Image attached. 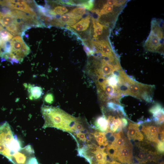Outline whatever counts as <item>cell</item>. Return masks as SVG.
<instances>
[{
	"label": "cell",
	"mask_w": 164,
	"mask_h": 164,
	"mask_svg": "<svg viewBox=\"0 0 164 164\" xmlns=\"http://www.w3.org/2000/svg\"><path fill=\"white\" fill-rule=\"evenodd\" d=\"M41 111L45 122L43 128L53 127L69 132H75L78 120L59 108L43 105Z\"/></svg>",
	"instance_id": "obj_1"
},
{
	"label": "cell",
	"mask_w": 164,
	"mask_h": 164,
	"mask_svg": "<svg viewBox=\"0 0 164 164\" xmlns=\"http://www.w3.org/2000/svg\"><path fill=\"white\" fill-rule=\"evenodd\" d=\"M22 148L17 136L14 135L7 121L0 124V154L9 160Z\"/></svg>",
	"instance_id": "obj_2"
},
{
	"label": "cell",
	"mask_w": 164,
	"mask_h": 164,
	"mask_svg": "<svg viewBox=\"0 0 164 164\" xmlns=\"http://www.w3.org/2000/svg\"><path fill=\"white\" fill-rule=\"evenodd\" d=\"M106 152L109 157L122 163L131 164L133 162V146L129 142L121 145H108Z\"/></svg>",
	"instance_id": "obj_3"
},
{
	"label": "cell",
	"mask_w": 164,
	"mask_h": 164,
	"mask_svg": "<svg viewBox=\"0 0 164 164\" xmlns=\"http://www.w3.org/2000/svg\"><path fill=\"white\" fill-rule=\"evenodd\" d=\"M10 43L11 51L8 60L12 63L22 62L29 53V48L19 36L14 37L10 40Z\"/></svg>",
	"instance_id": "obj_4"
},
{
	"label": "cell",
	"mask_w": 164,
	"mask_h": 164,
	"mask_svg": "<svg viewBox=\"0 0 164 164\" xmlns=\"http://www.w3.org/2000/svg\"><path fill=\"white\" fill-rule=\"evenodd\" d=\"M34 156L32 147L30 145H28L14 154L9 161L13 164H26L29 159Z\"/></svg>",
	"instance_id": "obj_5"
},
{
	"label": "cell",
	"mask_w": 164,
	"mask_h": 164,
	"mask_svg": "<svg viewBox=\"0 0 164 164\" xmlns=\"http://www.w3.org/2000/svg\"><path fill=\"white\" fill-rule=\"evenodd\" d=\"M4 5L11 9L22 11L30 15L37 16L36 14L25 0L4 1Z\"/></svg>",
	"instance_id": "obj_6"
},
{
	"label": "cell",
	"mask_w": 164,
	"mask_h": 164,
	"mask_svg": "<svg viewBox=\"0 0 164 164\" xmlns=\"http://www.w3.org/2000/svg\"><path fill=\"white\" fill-rule=\"evenodd\" d=\"M89 151L94 155L86 159L87 160L89 158L94 157L97 164H107V154L104 152V148L98 147H94L92 145H87Z\"/></svg>",
	"instance_id": "obj_7"
},
{
	"label": "cell",
	"mask_w": 164,
	"mask_h": 164,
	"mask_svg": "<svg viewBox=\"0 0 164 164\" xmlns=\"http://www.w3.org/2000/svg\"><path fill=\"white\" fill-rule=\"evenodd\" d=\"M141 131L149 141L156 143L160 141L159 139V127L153 125H143Z\"/></svg>",
	"instance_id": "obj_8"
},
{
	"label": "cell",
	"mask_w": 164,
	"mask_h": 164,
	"mask_svg": "<svg viewBox=\"0 0 164 164\" xmlns=\"http://www.w3.org/2000/svg\"><path fill=\"white\" fill-rule=\"evenodd\" d=\"M161 40L152 32L150 33L144 44L146 50L152 52L158 51L161 47Z\"/></svg>",
	"instance_id": "obj_9"
},
{
	"label": "cell",
	"mask_w": 164,
	"mask_h": 164,
	"mask_svg": "<svg viewBox=\"0 0 164 164\" xmlns=\"http://www.w3.org/2000/svg\"><path fill=\"white\" fill-rule=\"evenodd\" d=\"M138 123L130 122L128 127L127 135L129 140L142 141L144 136L139 130Z\"/></svg>",
	"instance_id": "obj_10"
},
{
	"label": "cell",
	"mask_w": 164,
	"mask_h": 164,
	"mask_svg": "<svg viewBox=\"0 0 164 164\" xmlns=\"http://www.w3.org/2000/svg\"><path fill=\"white\" fill-rule=\"evenodd\" d=\"M27 88L29 99L35 100L39 98L43 94L42 88L40 87L30 84H24Z\"/></svg>",
	"instance_id": "obj_11"
},
{
	"label": "cell",
	"mask_w": 164,
	"mask_h": 164,
	"mask_svg": "<svg viewBox=\"0 0 164 164\" xmlns=\"http://www.w3.org/2000/svg\"><path fill=\"white\" fill-rule=\"evenodd\" d=\"M109 125V129L112 132L120 131L122 128L121 118L109 116L107 119Z\"/></svg>",
	"instance_id": "obj_12"
},
{
	"label": "cell",
	"mask_w": 164,
	"mask_h": 164,
	"mask_svg": "<svg viewBox=\"0 0 164 164\" xmlns=\"http://www.w3.org/2000/svg\"><path fill=\"white\" fill-rule=\"evenodd\" d=\"M96 128L101 132H106L109 130L108 122L104 115L98 118L95 122Z\"/></svg>",
	"instance_id": "obj_13"
},
{
	"label": "cell",
	"mask_w": 164,
	"mask_h": 164,
	"mask_svg": "<svg viewBox=\"0 0 164 164\" xmlns=\"http://www.w3.org/2000/svg\"><path fill=\"white\" fill-rule=\"evenodd\" d=\"M90 16L88 15L82 19L80 21L75 24L71 27L78 32L84 31L89 27L90 23Z\"/></svg>",
	"instance_id": "obj_14"
},
{
	"label": "cell",
	"mask_w": 164,
	"mask_h": 164,
	"mask_svg": "<svg viewBox=\"0 0 164 164\" xmlns=\"http://www.w3.org/2000/svg\"><path fill=\"white\" fill-rule=\"evenodd\" d=\"M136 150L135 157L140 163L145 164L146 162V157L148 149L144 147L139 146Z\"/></svg>",
	"instance_id": "obj_15"
},
{
	"label": "cell",
	"mask_w": 164,
	"mask_h": 164,
	"mask_svg": "<svg viewBox=\"0 0 164 164\" xmlns=\"http://www.w3.org/2000/svg\"><path fill=\"white\" fill-rule=\"evenodd\" d=\"M57 19L60 23L61 26L66 25L70 26L73 25L77 21L71 18L67 13L64 14Z\"/></svg>",
	"instance_id": "obj_16"
},
{
	"label": "cell",
	"mask_w": 164,
	"mask_h": 164,
	"mask_svg": "<svg viewBox=\"0 0 164 164\" xmlns=\"http://www.w3.org/2000/svg\"><path fill=\"white\" fill-rule=\"evenodd\" d=\"M151 32L156 36L160 40L163 39L162 29L156 20H153L152 21Z\"/></svg>",
	"instance_id": "obj_17"
},
{
	"label": "cell",
	"mask_w": 164,
	"mask_h": 164,
	"mask_svg": "<svg viewBox=\"0 0 164 164\" xmlns=\"http://www.w3.org/2000/svg\"><path fill=\"white\" fill-rule=\"evenodd\" d=\"M93 135L99 145L105 146L108 145V142L105 133L95 132L93 134Z\"/></svg>",
	"instance_id": "obj_18"
},
{
	"label": "cell",
	"mask_w": 164,
	"mask_h": 164,
	"mask_svg": "<svg viewBox=\"0 0 164 164\" xmlns=\"http://www.w3.org/2000/svg\"><path fill=\"white\" fill-rule=\"evenodd\" d=\"M107 106L110 110L120 112L125 116L126 115L123 107L120 105L110 102L107 103Z\"/></svg>",
	"instance_id": "obj_19"
},
{
	"label": "cell",
	"mask_w": 164,
	"mask_h": 164,
	"mask_svg": "<svg viewBox=\"0 0 164 164\" xmlns=\"http://www.w3.org/2000/svg\"><path fill=\"white\" fill-rule=\"evenodd\" d=\"M70 12L72 13L75 17L76 19L78 20L85 13V9L82 7L75 8Z\"/></svg>",
	"instance_id": "obj_20"
},
{
	"label": "cell",
	"mask_w": 164,
	"mask_h": 164,
	"mask_svg": "<svg viewBox=\"0 0 164 164\" xmlns=\"http://www.w3.org/2000/svg\"><path fill=\"white\" fill-rule=\"evenodd\" d=\"M94 1L93 0L81 1L76 6L80 7L88 10H91L94 6Z\"/></svg>",
	"instance_id": "obj_21"
},
{
	"label": "cell",
	"mask_w": 164,
	"mask_h": 164,
	"mask_svg": "<svg viewBox=\"0 0 164 164\" xmlns=\"http://www.w3.org/2000/svg\"><path fill=\"white\" fill-rule=\"evenodd\" d=\"M153 120L158 124H161L164 122V109L153 114Z\"/></svg>",
	"instance_id": "obj_22"
},
{
	"label": "cell",
	"mask_w": 164,
	"mask_h": 164,
	"mask_svg": "<svg viewBox=\"0 0 164 164\" xmlns=\"http://www.w3.org/2000/svg\"><path fill=\"white\" fill-rule=\"evenodd\" d=\"M157 158V154L155 152L152 150H148L146 157V162H156Z\"/></svg>",
	"instance_id": "obj_23"
},
{
	"label": "cell",
	"mask_w": 164,
	"mask_h": 164,
	"mask_svg": "<svg viewBox=\"0 0 164 164\" xmlns=\"http://www.w3.org/2000/svg\"><path fill=\"white\" fill-rule=\"evenodd\" d=\"M75 133L77 138H78L80 141L83 142H85L87 141H90V139L86 137L84 132L77 131L75 132Z\"/></svg>",
	"instance_id": "obj_24"
},
{
	"label": "cell",
	"mask_w": 164,
	"mask_h": 164,
	"mask_svg": "<svg viewBox=\"0 0 164 164\" xmlns=\"http://www.w3.org/2000/svg\"><path fill=\"white\" fill-rule=\"evenodd\" d=\"M54 96L51 93L46 94L44 97V101L45 103L49 104H52L54 101Z\"/></svg>",
	"instance_id": "obj_25"
},
{
	"label": "cell",
	"mask_w": 164,
	"mask_h": 164,
	"mask_svg": "<svg viewBox=\"0 0 164 164\" xmlns=\"http://www.w3.org/2000/svg\"><path fill=\"white\" fill-rule=\"evenodd\" d=\"M163 109V108H162L160 104H157L151 108L149 111L150 113L153 114L160 111Z\"/></svg>",
	"instance_id": "obj_26"
},
{
	"label": "cell",
	"mask_w": 164,
	"mask_h": 164,
	"mask_svg": "<svg viewBox=\"0 0 164 164\" xmlns=\"http://www.w3.org/2000/svg\"><path fill=\"white\" fill-rule=\"evenodd\" d=\"M156 146V149L159 153H163L164 151V142L159 141L157 143Z\"/></svg>",
	"instance_id": "obj_27"
},
{
	"label": "cell",
	"mask_w": 164,
	"mask_h": 164,
	"mask_svg": "<svg viewBox=\"0 0 164 164\" xmlns=\"http://www.w3.org/2000/svg\"><path fill=\"white\" fill-rule=\"evenodd\" d=\"M122 127L124 128L126 127L128 124V121L125 118H121Z\"/></svg>",
	"instance_id": "obj_28"
},
{
	"label": "cell",
	"mask_w": 164,
	"mask_h": 164,
	"mask_svg": "<svg viewBox=\"0 0 164 164\" xmlns=\"http://www.w3.org/2000/svg\"><path fill=\"white\" fill-rule=\"evenodd\" d=\"M68 11V9L64 6H62L61 8V12L64 15V13H65Z\"/></svg>",
	"instance_id": "obj_29"
},
{
	"label": "cell",
	"mask_w": 164,
	"mask_h": 164,
	"mask_svg": "<svg viewBox=\"0 0 164 164\" xmlns=\"http://www.w3.org/2000/svg\"><path fill=\"white\" fill-rule=\"evenodd\" d=\"M115 0H109L107 1L106 4L109 6H113L115 5Z\"/></svg>",
	"instance_id": "obj_30"
},
{
	"label": "cell",
	"mask_w": 164,
	"mask_h": 164,
	"mask_svg": "<svg viewBox=\"0 0 164 164\" xmlns=\"http://www.w3.org/2000/svg\"><path fill=\"white\" fill-rule=\"evenodd\" d=\"M109 164H122L116 161H113L110 162Z\"/></svg>",
	"instance_id": "obj_31"
},
{
	"label": "cell",
	"mask_w": 164,
	"mask_h": 164,
	"mask_svg": "<svg viewBox=\"0 0 164 164\" xmlns=\"http://www.w3.org/2000/svg\"><path fill=\"white\" fill-rule=\"evenodd\" d=\"M159 164H164L163 162H162L160 163H159Z\"/></svg>",
	"instance_id": "obj_32"
},
{
	"label": "cell",
	"mask_w": 164,
	"mask_h": 164,
	"mask_svg": "<svg viewBox=\"0 0 164 164\" xmlns=\"http://www.w3.org/2000/svg\"></svg>",
	"instance_id": "obj_33"
},
{
	"label": "cell",
	"mask_w": 164,
	"mask_h": 164,
	"mask_svg": "<svg viewBox=\"0 0 164 164\" xmlns=\"http://www.w3.org/2000/svg\"></svg>",
	"instance_id": "obj_34"
}]
</instances>
